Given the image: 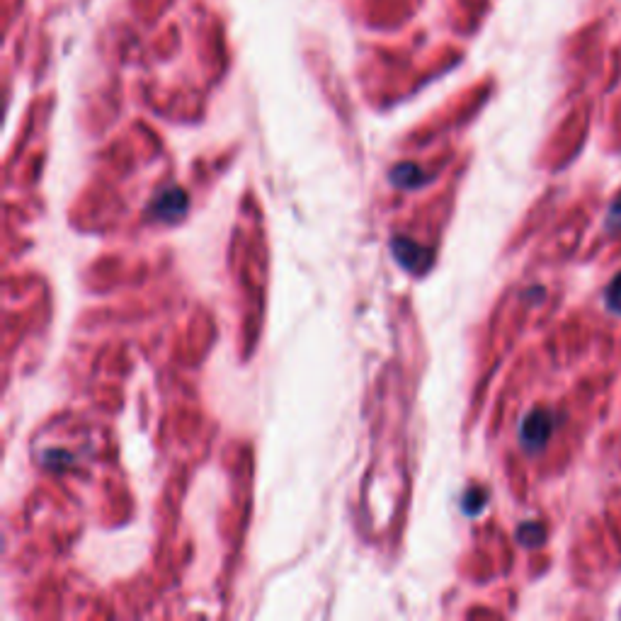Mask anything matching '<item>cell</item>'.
I'll list each match as a JSON object with an SVG mask.
<instances>
[{
    "instance_id": "obj_1",
    "label": "cell",
    "mask_w": 621,
    "mask_h": 621,
    "mask_svg": "<svg viewBox=\"0 0 621 621\" xmlns=\"http://www.w3.org/2000/svg\"><path fill=\"white\" fill-rule=\"evenodd\" d=\"M551 432H554V418L546 410H534L524 418L522 430H520V440L524 444V449L529 452H539L546 442H549Z\"/></svg>"
},
{
    "instance_id": "obj_2",
    "label": "cell",
    "mask_w": 621,
    "mask_h": 621,
    "mask_svg": "<svg viewBox=\"0 0 621 621\" xmlns=\"http://www.w3.org/2000/svg\"><path fill=\"white\" fill-rule=\"evenodd\" d=\"M180 199H185V195H182L180 190L163 192V195L158 197V202H165V204H168V207H156L158 219H168V221L178 219V216L185 212V207H187V204H178V207H175V202H180Z\"/></svg>"
},
{
    "instance_id": "obj_3",
    "label": "cell",
    "mask_w": 621,
    "mask_h": 621,
    "mask_svg": "<svg viewBox=\"0 0 621 621\" xmlns=\"http://www.w3.org/2000/svg\"><path fill=\"white\" fill-rule=\"evenodd\" d=\"M517 537H520V541H524L527 546H537V544H541V541H544L546 532H544V527H541V524L527 522L520 529V532H517Z\"/></svg>"
},
{
    "instance_id": "obj_4",
    "label": "cell",
    "mask_w": 621,
    "mask_h": 621,
    "mask_svg": "<svg viewBox=\"0 0 621 621\" xmlns=\"http://www.w3.org/2000/svg\"><path fill=\"white\" fill-rule=\"evenodd\" d=\"M605 304H607L609 311L619 313L621 316V275H617L612 279V282H609V287L605 292Z\"/></svg>"
},
{
    "instance_id": "obj_5",
    "label": "cell",
    "mask_w": 621,
    "mask_h": 621,
    "mask_svg": "<svg viewBox=\"0 0 621 621\" xmlns=\"http://www.w3.org/2000/svg\"><path fill=\"white\" fill-rule=\"evenodd\" d=\"M607 229H609V231H621V195H619L617 199H614L612 207H609Z\"/></svg>"
}]
</instances>
